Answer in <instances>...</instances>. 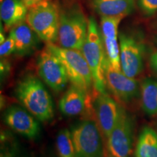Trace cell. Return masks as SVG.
Instances as JSON below:
<instances>
[{
  "label": "cell",
  "instance_id": "9",
  "mask_svg": "<svg viewBox=\"0 0 157 157\" xmlns=\"http://www.w3.org/2000/svg\"><path fill=\"white\" fill-rule=\"evenodd\" d=\"M121 71L131 78L140 75L143 69V52L142 43L135 37L125 34L119 35Z\"/></svg>",
  "mask_w": 157,
  "mask_h": 157
},
{
  "label": "cell",
  "instance_id": "6",
  "mask_svg": "<svg viewBox=\"0 0 157 157\" xmlns=\"http://www.w3.org/2000/svg\"><path fill=\"white\" fill-rule=\"evenodd\" d=\"M101 133L93 120H84L74 125L71 136L76 157H103Z\"/></svg>",
  "mask_w": 157,
  "mask_h": 157
},
{
  "label": "cell",
  "instance_id": "15",
  "mask_svg": "<svg viewBox=\"0 0 157 157\" xmlns=\"http://www.w3.org/2000/svg\"><path fill=\"white\" fill-rule=\"evenodd\" d=\"M28 14V7L23 0H1L0 16L6 30L24 22Z\"/></svg>",
  "mask_w": 157,
  "mask_h": 157
},
{
  "label": "cell",
  "instance_id": "26",
  "mask_svg": "<svg viewBox=\"0 0 157 157\" xmlns=\"http://www.w3.org/2000/svg\"><path fill=\"white\" fill-rule=\"evenodd\" d=\"M23 1L25 5H26V7L29 8V7H32V6L36 5V4L44 1V0H23Z\"/></svg>",
  "mask_w": 157,
  "mask_h": 157
},
{
  "label": "cell",
  "instance_id": "1",
  "mask_svg": "<svg viewBox=\"0 0 157 157\" xmlns=\"http://www.w3.org/2000/svg\"><path fill=\"white\" fill-rule=\"evenodd\" d=\"M15 95L23 106L38 120L47 121L53 118L52 98L36 76L27 75L23 78L15 88Z\"/></svg>",
  "mask_w": 157,
  "mask_h": 157
},
{
  "label": "cell",
  "instance_id": "25",
  "mask_svg": "<svg viewBox=\"0 0 157 157\" xmlns=\"http://www.w3.org/2000/svg\"><path fill=\"white\" fill-rule=\"evenodd\" d=\"M9 71V63L5 60H1V75H5L6 72Z\"/></svg>",
  "mask_w": 157,
  "mask_h": 157
},
{
  "label": "cell",
  "instance_id": "17",
  "mask_svg": "<svg viewBox=\"0 0 157 157\" xmlns=\"http://www.w3.org/2000/svg\"><path fill=\"white\" fill-rule=\"evenodd\" d=\"M93 8L101 16L124 17L134 10L135 0H92Z\"/></svg>",
  "mask_w": 157,
  "mask_h": 157
},
{
  "label": "cell",
  "instance_id": "8",
  "mask_svg": "<svg viewBox=\"0 0 157 157\" xmlns=\"http://www.w3.org/2000/svg\"><path fill=\"white\" fill-rule=\"evenodd\" d=\"M133 132L132 118L123 109L119 121L106 138L108 152L117 157H129L132 149Z\"/></svg>",
  "mask_w": 157,
  "mask_h": 157
},
{
  "label": "cell",
  "instance_id": "12",
  "mask_svg": "<svg viewBox=\"0 0 157 157\" xmlns=\"http://www.w3.org/2000/svg\"><path fill=\"white\" fill-rule=\"evenodd\" d=\"M94 107L97 124L106 139L119 121L124 109L106 92L98 93Z\"/></svg>",
  "mask_w": 157,
  "mask_h": 157
},
{
  "label": "cell",
  "instance_id": "11",
  "mask_svg": "<svg viewBox=\"0 0 157 157\" xmlns=\"http://www.w3.org/2000/svg\"><path fill=\"white\" fill-rule=\"evenodd\" d=\"M4 121L10 128L27 138L34 139L40 132L38 119L24 107L13 105L4 113Z\"/></svg>",
  "mask_w": 157,
  "mask_h": 157
},
{
  "label": "cell",
  "instance_id": "4",
  "mask_svg": "<svg viewBox=\"0 0 157 157\" xmlns=\"http://www.w3.org/2000/svg\"><path fill=\"white\" fill-rule=\"evenodd\" d=\"M46 47L63 63L71 84L90 93L93 86V76L82 51L61 48L55 43H47Z\"/></svg>",
  "mask_w": 157,
  "mask_h": 157
},
{
  "label": "cell",
  "instance_id": "2",
  "mask_svg": "<svg viewBox=\"0 0 157 157\" xmlns=\"http://www.w3.org/2000/svg\"><path fill=\"white\" fill-rule=\"evenodd\" d=\"M82 52L89 65L93 80V87L98 93H105V68L108 59L103 37L95 20H88V31Z\"/></svg>",
  "mask_w": 157,
  "mask_h": 157
},
{
  "label": "cell",
  "instance_id": "7",
  "mask_svg": "<svg viewBox=\"0 0 157 157\" xmlns=\"http://www.w3.org/2000/svg\"><path fill=\"white\" fill-rule=\"evenodd\" d=\"M37 68L39 76L52 90L58 93L65 89L69 80L66 68L47 47L39 54Z\"/></svg>",
  "mask_w": 157,
  "mask_h": 157
},
{
  "label": "cell",
  "instance_id": "13",
  "mask_svg": "<svg viewBox=\"0 0 157 157\" xmlns=\"http://www.w3.org/2000/svg\"><path fill=\"white\" fill-rule=\"evenodd\" d=\"M122 17H101V34L108 61L113 69L121 71L118 28Z\"/></svg>",
  "mask_w": 157,
  "mask_h": 157
},
{
  "label": "cell",
  "instance_id": "24",
  "mask_svg": "<svg viewBox=\"0 0 157 157\" xmlns=\"http://www.w3.org/2000/svg\"><path fill=\"white\" fill-rule=\"evenodd\" d=\"M150 63L153 71L157 74V52H155L151 55L150 58Z\"/></svg>",
  "mask_w": 157,
  "mask_h": 157
},
{
  "label": "cell",
  "instance_id": "23",
  "mask_svg": "<svg viewBox=\"0 0 157 157\" xmlns=\"http://www.w3.org/2000/svg\"><path fill=\"white\" fill-rule=\"evenodd\" d=\"M137 2L145 14L151 15L157 11V0H137Z\"/></svg>",
  "mask_w": 157,
  "mask_h": 157
},
{
  "label": "cell",
  "instance_id": "27",
  "mask_svg": "<svg viewBox=\"0 0 157 157\" xmlns=\"http://www.w3.org/2000/svg\"><path fill=\"white\" fill-rule=\"evenodd\" d=\"M105 157H117V156H113V155H111V154H110L109 153H108V154L105 155Z\"/></svg>",
  "mask_w": 157,
  "mask_h": 157
},
{
  "label": "cell",
  "instance_id": "20",
  "mask_svg": "<svg viewBox=\"0 0 157 157\" xmlns=\"http://www.w3.org/2000/svg\"><path fill=\"white\" fill-rule=\"evenodd\" d=\"M56 148L60 157H76L71 132L68 129L59 131L56 137Z\"/></svg>",
  "mask_w": 157,
  "mask_h": 157
},
{
  "label": "cell",
  "instance_id": "19",
  "mask_svg": "<svg viewBox=\"0 0 157 157\" xmlns=\"http://www.w3.org/2000/svg\"><path fill=\"white\" fill-rule=\"evenodd\" d=\"M141 103L144 112L149 116L157 115V80L146 78L140 85Z\"/></svg>",
  "mask_w": 157,
  "mask_h": 157
},
{
  "label": "cell",
  "instance_id": "14",
  "mask_svg": "<svg viewBox=\"0 0 157 157\" xmlns=\"http://www.w3.org/2000/svg\"><path fill=\"white\" fill-rule=\"evenodd\" d=\"M88 93L71 84L59 101L60 112L69 117L84 113L88 104Z\"/></svg>",
  "mask_w": 157,
  "mask_h": 157
},
{
  "label": "cell",
  "instance_id": "3",
  "mask_svg": "<svg viewBox=\"0 0 157 157\" xmlns=\"http://www.w3.org/2000/svg\"><path fill=\"white\" fill-rule=\"evenodd\" d=\"M60 13L56 4L44 0L29 7L25 21L39 39L55 43L58 39Z\"/></svg>",
  "mask_w": 157,
  "mask_h": 157
},
{
  "label": "cell",
  "instance_id": "5",
  "mask_svg": "<svg viewBox=\"0 0 157 157\" xmlns=\"http://www.w3.org/2000/svg\"><path fill=\"white\" fill-rule=\"evenodd\" d=\"M88 31V21L79 8L60 13L58 45L61 48L82 50Z\"/></svg>",
  "mask_w": 157,
  "mask_h": 157
},
{
  "label": "cell",
  "instance_id": "22",
  "mask_svg": "<svg viewBox=\"0 0 157 157\" xmlns=\"http://www.w3.org/2000/svg\"><path fill=\"white\" fill-rule=\"evenodd\" d=\"M15 44L13 37L9 36L0 45V56L1 58L9 56L13 52H15Z\"/></svg>",
  "mask_w": 157,
  "mask_h": 157
},
{
  "label": "cell",
  "instance_id": "21",
  "mask_svg": "<svg viewBox=\"0 0 157 157\" xmlns=\"http://www.w3.org/2000/svg\"><path fill=\"white\" fill-rule=\"evenodd\" d=\"M0 157H27V156L21 151L17 143L8 142L7 144L5 143L2 146Z\"/></svg>",
  "mask_w": 157,
  "mask_h": 157
},
{
  "label": "cell",
  "instance_id": "10",
  "mask_svg": "<svg viewBox=\"0 0 157 157\" xmlns=\"http://www.w3.org/2000/svg\"><path fill=\"white\" fill-rule=\"evenodd\" d=\"M106 87L119 101L129 103L139 95L140 87L135 78L125 75L121 71L111 67L109 61L105 68Z\"/></svg>",
  "mask_w": 157,
  "mask_h": 157
},
{
  "label": "cell",
  "instance_id": "16",
  "mask_svg": "<svg viewBox=\"0 0 157 157\" xmlns=\"http://www.w3.org/2000/svg\"><path fill=\"white\" fill-rule=\"evenodd\" d=\"M10 36L15 44V52L18 55H27L33 52L39 42V36L25 21L19 23L10 30Z\"/></svg>",
  "mask_w": 157,
  "mask_h": 157
},
{
  "label": "cell",
  "instance_id": "18",
  "mask_svg": "<svg viewBox=\"0 0 157 157\" xmlns=\"http://www.w3.org/2000/svg\"><path fill=\"white\" fill-rule=\"evenodd\" d=\"M135 157H157V132L151 127H146L141 131Z\"/></svg>",
  "mask_w": 157,
  "mask_h": 157
}]
</instances>
